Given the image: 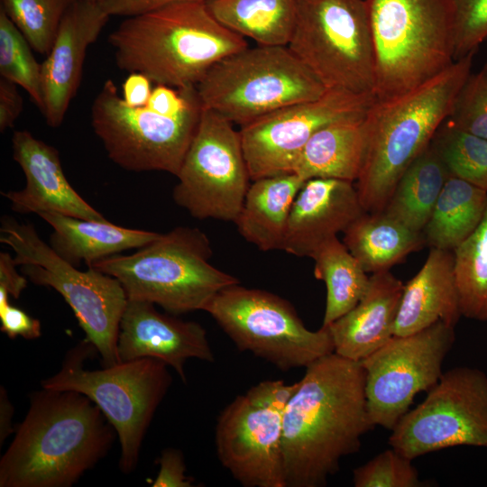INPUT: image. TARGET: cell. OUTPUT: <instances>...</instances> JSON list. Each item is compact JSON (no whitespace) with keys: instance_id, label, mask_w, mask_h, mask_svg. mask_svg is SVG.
<instances>
[{"instance_id":"33","label":"cell","mask_w":487,"mask_h":487,"mask_svg":"<svg viewBox=\"0 0 487 487\" xmlns=\"http://www.w3.org/2000/svg\"><path fill=\"white\" fill-rule=\"evenodd\" d=\"M431 145L451 176L487 190V139L445 121Z\"/></svg>"},{"instance_id":"11","label":"cell","mask_w":487,"mask_h":487,"mask_svg":"<svg viewBox=\"0 0 487 487\" xmlns=\"http://www.w3.org/2000/svg\"><path fill=\"white\" fill-rule=\"evenodd\" d=\"M203 106L197 89L176 115L149 106L133 107L112 79L103 84L91 106V125L108 158L134 172L165 171L176 176L198 129Z\"/></svg>"},{"instance_id":"25","label":"cell","mask_w":487,"mask_h":487,"mask_svg":"<svg viewBox=\"0 0 487 487\" xmlns=\"http://www.w3.org/2000/svg\"><path fill=\"white\" fill-rule=\"evenodd\" d=\"M304 183L293 172L253 180L234 221L239 234L263 252L281 250L293 202Z\"/></svg>"},{"instance_id":"26","label":"cell","mask_w":487,"mask_h":487,"mask_svg":"<svg viewBox=\"0 0 487 487\" xmlns=\"http://www.w3.org/2000/svg\"><path fill=\"white\" fill-rule=\"evenodd\" d=\"M366 116L332 123L319 129L303 148L293 169L303 180L356 181L367 147Z\"/></svg>"},{"instance_id":"43","label":"cell","mask_w":487,"mask_h":487,"mask_svg":"<svg viewBox=\"0 0 487 487\" xmlns=\"http://www.w3.org/2000/svg\"><path fill=\"white\" fill-rule=\"evenodd\" d=\"M17 266L8 253H0V289L5 290L15 299H19L29 281L22 272H18Z\"/></svg>"},{"instance_id":"29","label":"cell","mask_w":487,"mask_h":487,"mask_svg":"<svg viewBox=\"0 0 487 487\" xmlns=\"http://www.w3.org/2000/svg\"><path fill=\"white\" fill-rule=\"evenodd\" d=\"M486 206L487 190L450 175L422 230L426 245L454 251L478 226Z\"/></svg>"},{"instance_id":"20","label":"cell","mask_w":487,"mask_h":487,"mask_svg":"<svg viewBox=\"0 0 487 487\" xmlns=\"http://www.w3.org/2000/svg\"><path fill=\"white\" fill-rule=\"evenodd\" d=\"M12 149L13 158L25 177L23 189L1 192L14 212H55L81 219L106 220L72 188L55 147L27 130H19L13 134Z\"/></svg>"},{"instance_id":"18","label":"cell","mask_w":487,"mask_h":487,"mask_svg":"<svg viewBox=\"0 0 487 487\" xmlns=\"http://www.w3.org/2000/svg\"><path fill=\"white\" fill-rule=\"evenodd\" d=\"M117 354L120 362L158 359L173 368L184 382L188 359L215 361L200 324L162 314L154 304L134 299L127 300L120 321Z\"/></svg>"},{"instance_id":"44","label":"cell","mask_w":487,"mask_h":487,"mask_svg":"<svg viewBox=\"0 0 487 487\" xmlns=\"http://www.w3.org/2000/svg\"><path fill=\"white\" fill-rule=\"evenodd\" d=\"M152 83L149 78L142 73H130L122 86V98L130 106H145L152 91Z\"/></svg>"},{"instance_id":"12","label":"cell","mask_w":487,"mask_h":487,"mask_svg":"<svg viewBox=\"0 0 487 487\" xmlns=\"http://www.w3.org/2000/svg\"><path fill=\"white\" fill-rule=\"evenodd\" d=\"M240 351H249L281 371L308 367L335 352L327 327L308 329L287 300L240 283L218 292L205 310Z\"/></svg>"},{"instance_id":"46","label":"cell","mask_w":487,"mask_h":487,"mask_svg":"<svg viewBox=\"0 0 487 487\" xmlns=\"http://www.w3.org/2000/svg\"><path fill=\"white\" fill-rule=\"evenodd\" d=\"M91 1H95V2H96L97 0H91Z\"/></svg>"},{"instance_id":"28","label":"cell","mask_w":487,"mask_h":487,"mask_svg":"<svg viewBox=\"0 0 487 487\" xmlns=\"http://www.w3.org/2000/svg\"><path fill=\"white\" fill-rule=\"evenodd\" d=\"M213 16L234 32L258 45L288 46L299 0H209Z\"/></svg>"},{"instance_id":"22","label":"cell","mask_w":487,"mask_h":487,"mask_svg":"<svg viewBox=\"0 0 487 487\" xmlns=\"http://www.w3.org/2000/svg\"><path fill=\"white\" fill-rule=\"evenodd\" d=\"M404 284L390 271L372 273L360 301L326 326L335 353L361 362L393 335Z\"/></svg>"},{"instance_id":"15","label":"cell","mask_w":487,"mask_h":487,"mask_svg":"<svg viewBox=\"0 0 487 487\" xmlns=\"http://www.w3.org/2000/svg\"><path fill=\"white\" fill-rule=\"evenodd\" d=\"M174 202L197 219L234 222L251 180L239 131L218 113L204 108L176 175Z\"/></svg>"},{"instance_id":"3","label":"cell","mask_w":487,"mask_h":487,"mask_svg":"<svg viewBox=\"0 0 487 487\" xmlns=\"http://www.w3.org/2000/svg\"><path fill=\"white\" fill-rule=\"evenodd\" d=\"M117 67L156 85L196 87L224 58L248 47L207 3L177 2L128 16L108 36Z\"/></svg>"},{"instance_id":"42","label":"cell","mask_w":487,"mask_h":487,"mask_svg":"<svg viewBox=\"0 0 487 487\" xmlns=\"http://www.w3.org/2000/svg\"><path fill=\"white\" fill-rule=\"evenodd\" d=\"M207 2L209 0H97L100 7L110 16H133L177 2Z\"/></svg>"},{"instance_id":"32","label":"cell","mask_w":487,"mask_h":487,"mask_svg":"<svg viewBox=\"0 0 487 487\" xmlns=\"http://www.w3.org/2000/svg\"><path fill=\"white\" fill-rule=\"evenodd\" d=\"M453 252L462 317L487 322V206L478 226Z\"/></svg>"},{"instance_id":"4","label":"cell","mask_w":487,"mask_h":487,"mask_svg":"<svg viewBox=\"0 0 487 487\" xmlns=\"http://www.w3.org/2000/svg\"><path fill=\"white\" fill-rule=\"evenodd\" d=\"M475 53L403 95L375 99L365 118L366 153L355 186L366 212L383 211L404 171L430 144L471 74Z\"/></svg>"},{"instance_id":"31","label":"cell","mask_w":487,"mask_h":487,"mask_svg":"<svg viewBox=\"0 0 487 487\" xmlns=\"http://www.w3.org/2000/svg\"><path fill=\"white\" fill-rule=\"evenodd\" d=\"M311 258L314 276L326 287L322 323L326 327L355 307L369 287L370 277L337 236L321 244Z\"/></svg>"},{"instance_id":"13","label":"cell","mask_w":487,"mask_h":487,"mask_svg":"<svg viewBox=\"0 0 487 487\" xmlns=\"http://www.w3.org/2000/svg\"><path fill=\"white\" fill-rule=\"evenodd\" d=\"M299 381H263L220 413L215 444L221 464L245 487H286L283 418Z\"/></svg>"},{"instance_id":"34","label":"cell","mask_w":487,"mask_h":487,"mask_svg":"<svg viewBox=\"0 0 487 487\" xmlns=\"http://www.w3.org/2000/svg\"><path fill=\"white\" fill-rule=\"evenodd\" d=\"M0 78L23 88L43 114L41 63L37 61L31 45L2 8H0Z\"/></svg>"},{"instance_id":"41","label":"cell","mask_w":487,"mask_h":487,"mask_svg":"<svg viewBox=\"0 0 487 487\" xmlns=\"http://www.w3.org/2000/svg\"><path fill=\"white\" fill-rule=\"evenodd\" d=\"M17 85L0 78V132L14 127L23 108Z\"/></svg>"},{"instance_id":"10","label":"cell","mask_w":487,"mask_h":487,"mask_svg":"<svg viewBox=\"0 0 487 487\" xmlns=\"http://www.w3.org/2000/svg\"><path fill=\"white\" fill-rule=\"evenodd\" d=\"M288 47L326 89L374 94L365 0H299Z\"/></svg>"},{"instance_id":"7","label":"cell","mask_w":487,"mask_h":487,"mask_svg":"<svg viewBox=\"0 0 487 487\" xmlns=\"http://www.w3.org/2000/svg\"><path fill=\"white\" fill-rule=\"evenodd\" d=\"M95 352V346L84 339L66 354L60 370L41 381V387L89 398L114 427L121 447L119 468L130 473L137 466L143 437L171 376L168 365L154 358L85 369L86 359Z\"/></svg>"},{"instance_id":"1","label":"cell","mask_w":487,"mask_h":487,"mask_svg":"<svg viewBox=\"0 0 487 487\" xmlns=\"http://www.w3.org/2000/svg\"><path fill=\"white\" fill-rule=\"evenodd\" d=\"M361 362L335 352L308 367L283 418L286 487H322L372 429Z\"/></svg>"},{"instance_id":"24","label":"cell","mask_w":487,"mask_h":487,"mask_svg":"<svg viewBox=\"0 0 487 487\" xmlns=\"http://www.w3.org/2000/svg\"><path fill=\"white\" fill-rule=\"evenodd\" d=\"M52 228L49 244L69 263L79 267L147 245L161 234L123 227L108 220H88L55 212L38 215Z\"/></svg>"},{"instance_id":"6","label":"cell","mask_w":487,"mask_h":487,"mask_svg":"<svg viewBox=\"0 0 487 487\" xmlns=\"http://www.w3.org/2000/svg\"><path fill=\"white\" fill-rule=\"evenodd\" d=\"M375 60L374 96L388 100L455 60L452 0H365Z\"/></svg>"},{"instance_id":"14","label":"cell","mask_w":487,"mask_h":487,"mask_svg":"<svg viewBox=\"0 0 487 487\" xmlns=\"http://www.w3.org/2000/svg\"><path fill=\"white\" fill-rule=\"evenodd\" d=\"M391 447L413 460L445 448L487 447V375L458 366L443 372L426 399L391 429Z\"/></svg>"},{"instance_id":"35","label":"cell","mask_w":487,"mask_h":487,"mask_svg":"<svg viewBox=\"0 0 487 487\" xmlns=\"http://www.w3.org/2000/svg\"><path fill=\"white\" fill-rule=\"evenodd\" d=\"M77 0H1L2 8L36 52L47 55L60 23Z\"/></svg>"},{"instance_id":"23","label":"cell","mask_w":487,"mask_h":487,"mask_svg":"<svg viewBox=\"0 0 487 487\" xmlns=\"http://www.w3.org/2000/svg\"><path fill=\"white\" fill-rule=\"evenodd\" d=\"M461 317L454 252L430 248L421 269L404 284L394 335H411L438 321L455 327Z\"/></svg>"},{"instance_id":"9","label":"cell","mask_w":487,"mask_h":487,"mask_svg":"<svg viewBox=\"0 0 487 487\" xmlns=\"http://www.w3.org/2000/svg\"><path fill=\"white\" fill-rule=\"evenodd\" d=\"M202 106L248 124L326 88L288 46L246 47L216 63L196 86Z\"/></svg>"},{"instance_id":"19","label":"cell","mask_w":487,"mask_h":487,"mask_svg":"<svg viewBox=\"0 0 487 487\" xmlns=\"http://www.w3.org/2000/svg\"><path fill=\"white\" fill-rule=\"evenodd\" d=\"M97 2L77 0L65 14L54 43L41 63L43 116L49 126L59 127L76 96L82 78L87 48L109 20Z\"/></svg>"},{"instance_id":"16","label":"cell","mask_w":487,"mask_h":487,"mask_svg":"<svg viewBox=\"0 0 487 487\" xmlns=\"http://www.w3.org/2000/svg\"><path fill=\"white\" fill-rule=\"evenodd\" d=\"M455 340V327L438 321L411 335H393L361 361L366 407L374 426L391 430L415 396L438 381Z\"/></svg>"},{"instance_id":"37","label":"cell","mask_w":487,"mask_h":487,"mask_svg":"<svg viewBox=\"0 0 487 487\" xmlns=\"http://www.w3.org/2000/svg\"><path fill=\"white\" fill-rule=\"evenodd\" d=\"M446 120L459 129L487 139V62L478 72L468 76Z\"/></svg>"},{"instance_id":"39","label":"cell","mask_w":487,"mask_h":487,"mask_svg":"<svg viewBox=\"0 0 487 487\" xmlns=\"http://www.w3.org/2000/svg\"><path fill=\"white\" fill-rule=\"evenodd\" d=\"M10 295L0 289V329L11 339L17 336L32 340L41 335L40 320L9 302Z\"/></svg>"},{"instance_id":"17","label":"cell","mask_w":487,"mask_h":487,"mask_svg":"<svg viewBox=\"0 0 487 487\" xmlns=\"http://www.w3.org/2000/svg\"><path fill=\"white\" fill-rule=\"evenodd\" d=\"M374 94L326 89L319 97L295 103L239 130L251 180L291 173L308 140L335 122L366 116Z\"/></svg>"},{"instance_id":"38","label":"cell","mask_w":487,"mask_h":487,"mask_svg":"<svg viewBox=\"0 0 487 487\" xmlns=\"http://www.w3.org/2000/svg\"><path fill=\"white\" fill-rule=\"evenodd\" d=\"M455 60L476 51L487 39V0H452Z\"/></svg>"},{"instance_id":"8","label":"cell","mask_w":487,"mask_h":487,"mask_svg":"<svg viewBox=\"0 0 487 487\" xmlns=\"http://www.w3.org/2000/svg\"><path fill=\"white\" fill-rule=\"evenodd\" d=\"M0 233V242L14 251V259L28 280L52 288L62 296L85 332V339L100 354L103 366L120 363L117 339L128 300L120 282L93 267L79 271L60 257L31 223L5 216Z\"/></svg>"},{"instance_id":"30","label":"cell","mask_w":487,"mask_h":487,"mask_svg":"<svg viewBox=\"0 0 487 487\" xmlns=\"http://www.w3.org/2000/svg\"><path fill=\"white\" fill-rule=\"evenodd\" d=\"M449 176L430 142L404 171L383 211L422 232Z\"/></svg>"},{"instance_id":"21","label":"cell","mask_w":487,"mask_h":487,"mask_svg":"<svg viewBox=\"0 0 487 487\" xmlns=\"http://www.w3.org/2000/svg\"><path fill=\"white\" fill-rule=\"evenodd\" d=\"M364 212L353 182L308 179L293 202L281 250L311 258L321 244L344 233Z\"/></svg>"},{"instance_id":"27","label":"cell","mask_w":487,"mask_h":487,"mask_svg":"<svg viewBox=\"0 0 487 487\" xmlns=\"http://www.w3.org/2000/svg\"><path fill=\"white\" fill-rule=\"evenodd\" d=\"M344 244L366 272H379L426 246L415 231L384 211L364 212L344 232Z\"/></svg>"},{"instance_id":"40","label":"cell","mask_w":487,"mask_h":487,"mask_svg":"<svg viewBox=\"0 0 487 487\" xmlns=\"http://www.w3.org/2000/svg\"><path fill=\"white\" fill-rule=\"evenodd\" d=\"M160 470L152 486L153 487H192L193 481L185 473L186 465L182 452L176 448H166L158 460Z\"/></svg>"},{"instance_id":"45","label":"cell","mask_w":487,"mask_h":487,"mask_svg":"<svg viewBox=\"0 0 487 487\" xmlns=\"http://www.w3.org/2000/svg\"><path fill=\"white\" fill-rule=\"evenodd\" d=\"M14 414V409L12 403L9 401L6 391L1 387L0 390V443L6 439V437L14 432L12 428V418Z\"/></svg>"},{"instance_id":"2","label":"cell","mask_w":487,"mask_h":487,"mask_svg":"<svg viewBox=\"0 0 487 487\" xmlns=\"http://www.w3.org/2000/svg\"><path fill=\"white\" fill-rule=\"evenodd\" d=\"M116 436L84 394L42 388L31 396L0 459V487H70L107 455Z\"/></svg>"},{"instance_id":"36","label":"cell","mask_w":487,"mask_h":487,"mask_svg":"<svg viewBox=\"0 0 487 487\" xmlns=\"http://www.w3.org/2000/svg\"><path fill=\"white\" fill-rule=\"evenodd\" d=\"M412 460L392 447L387 449L353 471L355 487H419V479Z\"/></svg>"},{"instance_id":"5","label":"cell","mask_w":487,"mask_h":487,"mask_svg":"<svg viewBox=\"0 0 487 487\" xmlns=\"http://www.w3.org/2000/svg\"><path fill=\"white\" fill-rule=\"evenodd\" d=\"M212 253L204 232L178 226L132 254L112 255L87 267L115 278L128 299L151 302L176 316L205 310L218 292L239 283L210 263Z\"/></svg>"}]
</instances>
